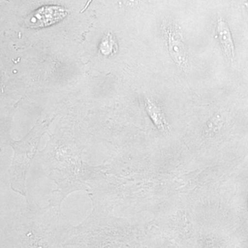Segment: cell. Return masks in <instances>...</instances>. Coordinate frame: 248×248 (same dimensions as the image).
I'll return each mask as SVG.
<instances>
[{
  "instance_id": "obj_2",
  "label": "cell",
  "mask_w": 248,
  "mask_h": 248,
  "mask_svg": "<svg viewBox=\"0 0 248 248\" xmlns=\"http://www.w3.org/2000/svg\"><path fill=\"white\" fill-rule=\"evenodd\" d=\"M38 135L33 134L22 141L11 142L14 154L9 170L10 186L14 192L27 197L26 180L31 164L37 155Z\"/></svg>"
},
{
  "instance_id": "obj_3",
  "label": "cell",
  "mask_w": 248,
  "mask_h": 248,
  "mask_svg": "<svg viewBox=\"0 0 248 248\" xmlns=\"http://www.w3.org/2000/svg\"><path fill=\"white\" fill-rule=\"evenodd\" d=\"M163 33L173 61L184 71H187L188 56L180 29L175 24L167 23L163 25Z\"/></svg>"
},
{
  "instance_id": "obj_8",
  "label": "cell",
  "mask_w": 248,
  "mask_h": 248,
  "mask_svg": "<svg viewBox=\"0 0 248 248\" xmlns=\"http://www.w3.org/2000/svg\"><path fill=\"white\" fill-rule=\"evenodd\" d=\"M245 6H246V9H247V11L248 12V0L247 1H246V3H245Z\"/></svg>"
},
{
  "instance_id": "obj_5",
  "label": "cell",
  "mask_w": 248,
  "mask_h": 248,
  "mask_svg": "<svg viewBox=\"0 0 248 248\" xmlns=\"http://www.w3.org/2000/svg\"><path fill=\"white\" fill-rule=\"evenodd\" d=\"M217 32L223 53L230 61H233L235 57L234 42L229 27L223 19H219L217 22Z\"/></svg>"
},
{
  "instance_id": "obj_6",
  "label": "cell",
  "mask_w": 248,
  "mask_h": 248,
  "mask_svg": "<svg viewBox=\"0 0 248 248\" xmlns=\"http://www.w3.org/2000/svg\"><path fill=\"white\" fill-rule=\"evenodd\" d=\"M146 108L148 115H150L152 120L155 125L159 129H165L167 126L166 120H165L164 114L161 108L158 107L157 104L154 102L151 98L146 99Z\"/></svg>"
},
{
  "instance_id": "obj_1",
  "label": "cell",
  "mask_w": 248,
  "mask_h": 248,
  "mask_svg": "<svg viewBox=\"0 0 248 248\" xmlns=\"http://www.w3.org/2000/svg\"><path fill=\"white\" fill-rule=\"evenodd\" d=\"M81 149L67 145L47 148L40 154V161L48 170L49 179L56 184L49 205L61 213L62 202L73 192H90L91 184L102 173V166H93L83 160Z\"/></svg>"
},
{
  "instance_id": "obj_7",
  "label": "cell",
  "mask_w": 248,
  "mask_h": 248,
  "mask_svg": "<svg viewBox=\"0 0 248 248\" xmlns=\"http://www.w3.org/2000/svg\"><path fill=\"white\" fill-rule=\"evenodd\" d=\"M100 50L105 55H111L115 54L117 50V45L111 34H108L103 39L100 45Z\"/></svg>"
},
{
  "instance_id": "obj_4",
  "label": "cell",
  "mask_w": 248,
  "mask_h": 248,
  "mask_svg": "<svg viewBox=\"0 0 248 248\" xmlns=\"http://www.w3.org/2000/svg\"><path fill=\"white\" fill-rule=\"evenodd\" d=\"M67 16V11L58 6H46L30 15L26 24L31 28L46 27L56 24Z\"/></svg>"
}]
</instances>
